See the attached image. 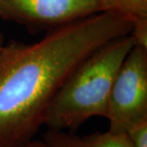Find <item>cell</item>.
<instances>
[{"label": "cell", "instance_id": "1", "mask_svg": "<svg viewBox=\"0 0 147 147\" xmlns=\"http://www.w3.org/2000/svg\"><path fill=\"white\" fill-rule=\"evenodd\" d=\"M131 31L130 22L101 11L51 30L34 42L5 43L0 53V147H21L34 140L74 69Z\"/></svg>", "mask_w": 147, "mask_h": 147}, {"label": "cell", "instance_id": "2", "mask_svg": "<svg viewBox=\"0 0 147 147\" xmlns=\"http://www.w3.org/2000/svg\"><path fill=\"white\" fill-rule=\"evenodd\" d=\"M134 45L131 34L120 37L79 64L55 96L44 126L49 130L73 132L90 118H106L115 79Z\"/></svg>", "mask_w": 147, "mask_h": 147}, {"label": "cell", "instance_id": "3", "mask_svg": "<svg viewBox=\"0 0 147 147\" xmlns=\"http://www.w3.org/2000/svg\"><path fill=\"white\" fill-rule=\"evenodd\" d=\"M109 130L127 132L147 121V47L135 44L127 55L110 92Z\"/></svg>", "mask_w": 147, "mask_h": 147}, {"label": "cell", "instance_id": "4", "mask_svg": "<svg viewBox=\"0 0 147 147\" xmlns=\"http://www.w3.org/2000/svg\"><path fill=\"white\" fill-rule=\"evenodd\" d=\"M98 0H0V18L30 30H54L101 12Z\"/></svg>", "mask_w": 147, "mask_h": 147}, {"label": "cell", "instance_id": "5", "mask_svg": "<svg viewBox=\"0 0 147 147\" xmlns=\"http://www.w3.org/2000/svg\"><path fill=\"white\" fill-rule=\"evenodd\" d=\"M102 11L109 12L132 25V32L147 31V0H98Z\"/></svg>", "mask_w": 147, "mask_h": 147}, {"label": "cell", "instance_id": "6", "mask_svg": "<svg viewBox=\"0 0 147 147\" xmlns=\"http://www.w3.org/2000/svg\"><path fill=\"white\" fill-rule=\"evenodd\" d=\"M84 147H133L127 132L108 130L95 131L81 137Z\"/></svg>", "mask_w": 147, "mask_h": 147}, {"label": "cell", "instance_id": "7", "mask_svg": "<svg viewBox=\"0 0 147 147\" xmlns=\"http://www.w3.org/2000/svg\"><path fill=\"white\" fill-rule=\"evenodd\" d=\"M42 140L50 147H84L81 137L69 131L48 129Z\"/></svg>", "mask_w": 147, "mask_h": 147}, {"label": "cell", "instance_id": "8", "mask_svg": "<svg viewBox=\"0 0 147 147\" xmlns=\"http://www.w3.org/2000/svg\"><path fill=\"white\" fill-rule=\"evenodd\" d=\"M127 133L133 147H147V121L132 127Z\"/></svg>", "mask_w": 147, "mask_h": 147}, {"label": "cell", "instance_id": "9", "mask_svg": "<svg viewBox=\"0 0 147 147\" xmlns=\"http://www.w3.org/2000/svg\"><path fill=\"white\" fill-rule=\"evenodd\" d=\"M21 147H50L43 140H32Z\"/></svg>", "mask_w": 147, "mask_h": 147}, {"label": "cell", "instance_id": "10", "mask_svg": "<svg viewBox=\"0 0 147 147\" xmlns=\"http://www.w3.org/2000/svg\"><path fill=\"white\" fill-rule=\"evenodd\" d=\"M5 43L6 42L5 40H4V38H3L2 34H0V53L2 52V50H3V48L4 47Z\"/></svg>", "mask_w": 147, "mask_h": 147}]
</instances>
